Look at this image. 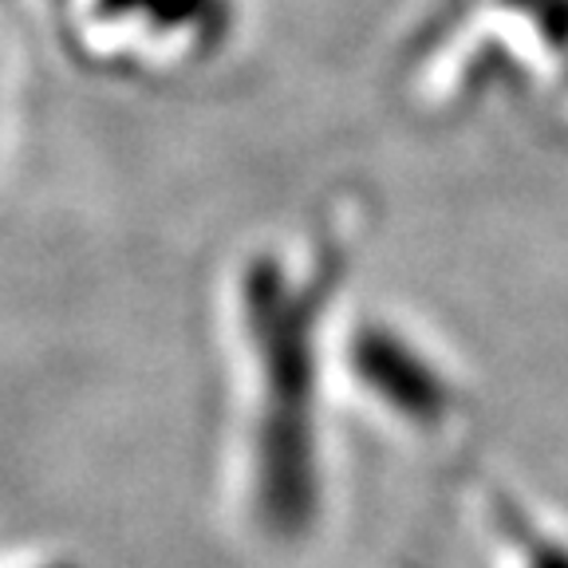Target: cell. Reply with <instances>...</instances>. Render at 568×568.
<instances>
[{"instance_id":"cell-1","label":"cell","mask_w":568,"mask_h":568,"mask_svg":"<svg viewBox=\"0 0 568 568\" xmlns=\"http://www.w3.org/2000/svg\"><path fill=\"white\" fill-rule=\"evenodd\" d=\"M103 17H146L154 28H178L213 17V0H103Z\"/></svg>"},{"instance_id":"cell-2","label":"cell","mask_w":568,"mask_h":568,"mask_svg":"<svg viewBox=\"0 0 568 568\" xmlns=\"http://www.w3.org/2000/svg\"><path fill=\"white\" fill-rule=\"evenodd\" d=\"M44 568H75V565H44Z\"/></svg>"}]
</instances>
